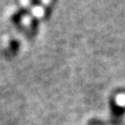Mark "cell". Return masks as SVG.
<instances>
[{
	"label": "cell",
	"instance_id": "obj_1",
	"mask_svg": "<svg viewBox=\"0 0 125 125\" xmlns=\"http://www.w3.org/2000/svg\"><path fill=\"white\" fill-rule=\"evenodd\" d=\"M117 103H118L119 105H124L125 104V95L118 96V97H117Z\"/></svg>",
	"mask_w": 125,
	"mask_h": 125
}]
</instances>
